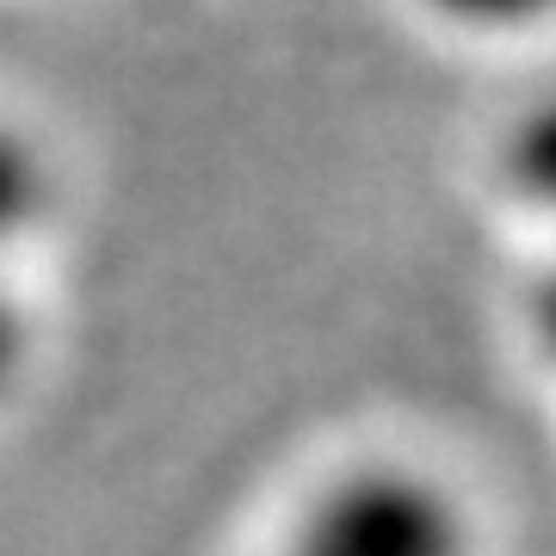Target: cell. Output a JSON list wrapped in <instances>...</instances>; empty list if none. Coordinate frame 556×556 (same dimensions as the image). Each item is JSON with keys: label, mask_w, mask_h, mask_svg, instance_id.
<instances>
[{"label": "cell", "mask_w": 556, "mask_h": 556, "mask_svg": "<svg viewBox=\"0 0 556 556\" xmlns=\"http://www.w3.org/2000/svg\"><path fill=\"white\" fill-rule=\"evenodd\" d=\"M25 358H31V321H25L20 298L0 285V402L13 396V383L25 378Z\"/></svg>", "instance_id": "277c9868"}, {"label": "cell", "mask_w": 556, "mask_h": 556, "mask_svg": "<svg viewBox=\"0 0 556 556\" xmlns=\"http://www.w3.org/2000/svg\"><path fill=\"white\" fill-rule=\"evenodd\" d=\"M445 7L452 20H470V25H526L538 13H551L556 0H433Z\"/></svg>", "instance_id": "5b68a950"}, {"label": "cell", "mask_w": 556, "mask_h": 556, "mask_svg": "<svg viewBox=\"0 0 556 556\" xmlns=\"http://www.w3.org/2000/svg\"><path fill=\"white\" fill-rule=\"evenodd\" d=\"M532 328H538V340H544V353L556 358V266H551V278L538 285V298H532Z\"/></svg>", "instance_id": "8992f818"}, {"label": "cell", "mask_w": 556, "mask_h": 556, "mask_svg": "<svg viewBox=\"0 0 556 556\" xmlns=\"http://www.w3.org/2000/svg\"><path fill=\"white\" fill-rule=\"evenodd\" d=\"M38 211H43V161L31 155V142L0 124V248H13L38 223Z\"/></svg>", "instance_id": "3957f363"}, {"label": "cell", "mask_w": 556, "mask_h": 556, "mask_svg": "<svg viewBox=\"0 0 556 556\" xmlns=\"http://www.w3.org/2000/svg\"><path fill=\"white\" fill-rule=\"evenodd\" d=\"M273 556H477V519L427 464H346L298 507Z\"/></svg>", "instance_id": "6da1fadb"}, {"label": "cell", "mask_w": 556, "mask_h": 556, "mask_svg": "<svg viewBox=\"0 0 556 556\" xmlns=\"http://www.w3.org/2000/svg\"><path fill=\"white\" fill-rule=\"evenodd\" d=\"M507 179L538 211L556 217V100H544L538 112H526L514 124V137H507Z\"/></svg>", "instance_id": "7a4b0ae2"}]
</instances>
